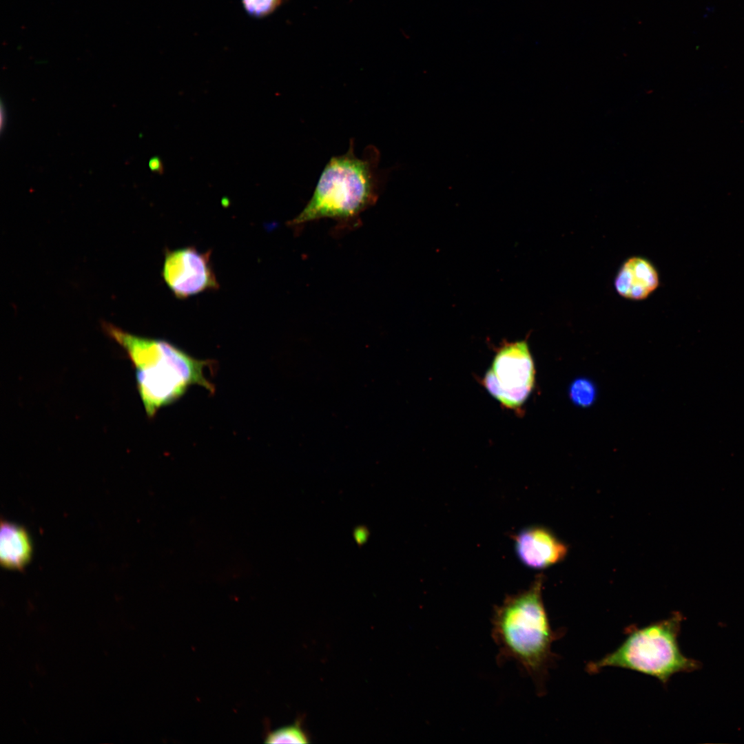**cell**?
<instances>
[{"mask_svg":"<svg viewBox=\"0 0 744 744\" xmlns=\"http://www.w3.org/2000/svg\"><path fill=\"white\" fill-rule=\"evenodd\" d=\"M544 577L538 575L526 590L508 595L494 607L491 637L498 648L497 662H515L535 683L538 694H545L548 670L558 656L552 643L565 634L553 630L544 604Z\"/></svg>","mask_w":744,"mask_h":744,"instance_id":"1","label":"cell"},{"mask_svg":"<svg viewBox=\"0 0 744 744\" xmlns=\"http://www.w3.org/2000/svg\"><path fill=\"white\" fill-rule=\"evenodd\" d=\"M116 342L125 350L135 369L138 392L145 413L158 411L180 399L192 386L211 393L214 385L205 377L209 360H198L166 340L136 335L123 330Z\"/></svg>","mask_w":744,"mask_h":744,"instance_id":"2","label":"cell"},{"mask_svg":"<svg viewBox=\"0 0 744 744\" xmlns=\"http://www.w3.org/2000/svg\"><path fill=\"white\" fill-rule=\"evenodd\" d=\"M380 152L367 146L360 157L355 154L353 139L343 154L332 156L322 169L313 195L292 225L323 218L351 219L378 199L382 182Z\"/></svg>","mask_w":744,"mask_h":744,"instance_id":"3","label":"cell"},{"mask_svg":"<svg viewBox=\"0 0 744 744\" xmlns=\"http://www.w3.org/2000/svg\"><path fill=\"white\" fill-rule=\"evenodd\" d=\"M683 615L678 611L644 627L626 628L627 637L613 652L586 666L590 674L607 667L636 671L668 684L674 674L692 672L701 668L699 661L687 657L679 645Z\"/></svg>","mask_w":744,"mask_h":744,"instance_id":"4","label":"cell"},{"mask_svg":"<svg viewBox=\"0 0 744 744\" xmlns=\"http://www.w3.org/2000/svg\"><path fill=\"white\" fill-rule=\"evenodd\" d=\"M482 382L503 407L521 410L535 383V367L528 342L523 340L502 343Z\"/></svg>","mask_w":744,"mask_h":744,"instance_id":"5","label":"cell"},{"mask_svg":"<svg viewBox=\"0 0 744 744\" xmlns=\"http://www.w3.org/2000/svg\"><path fill=\"white\" fill-rule=\"evenodd\" d=\"M210 256V251L200 252L194 247L166 250L162 276L176 298L186 299L219 287Z\"/></svg>","mask_w":744,"mask_h":744,"instance_id":"6","label":"cell"},{"mask_svg":"<svg viewBox=\"0 0 744 744\" xmlns=\"http://www.w3.org/2000/svg\"><path fill=\"white\" fill-rule=\"evenodd\" d=\"M516 555L525 566L541 570L561 561L568 546L550 529L540 526L523 528L514 537Z\"/></svg>","mask_w":744,"mask_h":744,"instance_id":"7","label":"cell"},{"mask_svg":"<svg viewBox=\"0 0 744 744\" xmlns=\"http://www.w3.org/2000/svg\"><path fill=\"white\" fill-rule=\"evenodd\" d=\"M660 285L655 265L648 258L632 256L619 267L614 280V287L622 298L643 300L650 297Z\"/></svg>","mask_w":744,"mask_h":744,"instance_id":"8","label":"cell"},{"mask_svg":"<svg viewBox=\"0 0 744 744\" xmlns=\"http://www.w3.org/2000/svg\"><path fill=\"white\" fill-rule=\"evenodd\" d=\"M32 544L27 531L21 526L8 522L1 523L0 559L2 566L21 570L29 562Z\"/></svg>","mask_w":744,"mask_h":744,"instance_id":"9","label":"cell"},{"mask_svg":"<svg viewBox=\"0 0 744 744\" xmlns=\"http://www.w3.org/2000/svg\"><path fill=\"white\" fill-rule=\"evenodd\" d=\"M308 736L297 723L280 728L269 733L265 740L268 743H307Z\"/></svg>","mask_w":744,"mask_h":744,"instance_id":"10","label":"cell"},{"mask_svg":"<svg viewBox=\"0 0 744 744\" xmlns=\"http://www.w3.org/2000/svg\"><path fill=\"white\" fill-rule=\"evenodd\" d=\"M569 395L575 404L583 407L588 406L595 401V386L591 381L579 378L570 385Z\"/></svg>","mask_w":744,"mask_h":744,"instance_id":"11","label":"cell"},{"mask_svg":"<svg viewBox=\"0 0 744 744\" xmlns=\"http://www.w3.org/2000/svg\"><path fill=\"white\" fill-rule=\"evenodd\" d=\"M285 0H241L245 11L251 17L263 18L276 11Z\"/></svg>","mask_w":744,"mask_h":744,"instance_id":"12","label":"cell"},{"mask_svg":"<svg viewBox=\"0 0 744 744\" xmlns=\"http://www.w3.org/2000/svg\"><path fill=\"white\" fill-rule=\"evenodd\" d=\"M149 167L152 172L163 174L164 172V166L161 159L158 156H154L149 161Z\"/></svg>","mask_w":744,"mask_h":744,"instance_id":"13","label":"cell"}]
</instances>
